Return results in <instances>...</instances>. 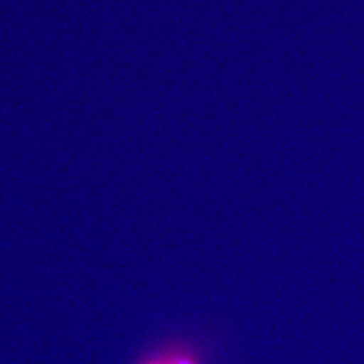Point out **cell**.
<instances>
[{
    "label": "cell",
    "instance_id": "1",
    "mask_svg": "<svg viewBox=\"0 0 364 364\" xmlns=\"http://www.w3.org/2000/svg\"><path fill=\"white\" fill-rule=\"evenodd\" d=\"M139 364H202L200 358L191 350L186 349H172L146 357Z\"/></svg>",
    "mask_w": 364,
    "mask_h": 364
}]
</instances>
